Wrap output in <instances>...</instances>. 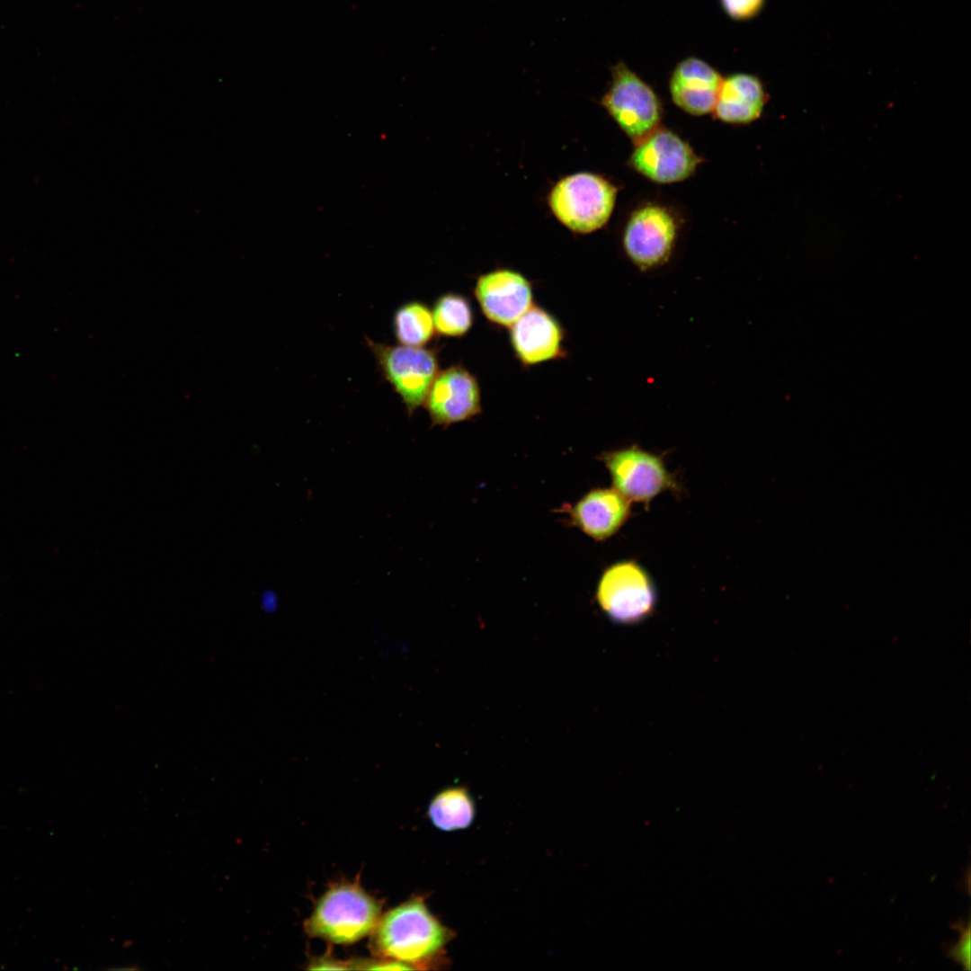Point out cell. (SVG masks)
<instances>
[{"label":"cell","mask_w":971,"mask_h":971,"mask_svg":"<svg viewBox=\"0 0 971 971\" xmlns=\"http://www.w3.org/2000/svg\"><path fill=\"white\" fill-rule=\"evenodd\" d=\"M432 313L435 331L444 336H463L473 324L470 303L459 294L447 293L439 297Z\"/></svg>","instance_id":"18"},{"label":"cell","mask_w":971,"mask_h":971,"mask_svg":"<svg viewBox=\"0 0 971 971\" xmlns=\"http://www.w3.org/2000/svg\"><path fill=\"white\" fill-rule=\"evenodd\" d=\"M380 904L360 886L334 885L317 901L305 923L310 936L350 944L372 932L380 919Z\"/></svg>","instance_id":"2"},{"label":"cell","mask_w":971,"mask_h":971,"mask_svg":"<svg viewBox=\"0 0 971 971\" xmlns=\"http://www.w3.org/2000/svg\"><path fill=\"white\" fill-rule=\"evenodd\" d=\"M952 927L960 932V937L956 944L950 947L947 956L958 964L962 965L965 970L970 969L971 957V934L969 923L965 926L962 922L956 923Z\"/></svg>","instance_id":"19"},{"label":"cell","mask_w":971,"mask_h":971,"mask_svg":"<svg viewBox=\"0 0 971 971\" xmlns=\"http://www.w3.org/2000/svg\"><path fill=\"white\" fill-rule=\"evenodd\" d=\"M701 159L671 130L657 128L635 144L629 165L649 180L672 183L689 178Z\"/></svg>","instance_id":"9"},{"label":"cell","mask_w":971,"mask_h":971,"mask_svg":"<svg viewBox=\"0 0 971 971\" xmlns=\"http://www.w3.org/2000/svg\"><path fill=\"white\" fill-rule=\"evenodd\" d=\"M432 424L447 426L481 412L476 377L461 365L439 371L423 403Z\"/></svg>","instance_id":"10"},{"label":"cell","mask_w":971,"mask_h":971,"mask_svg":"<svg viewBox=\"0 0 971 971\" xmlns=\"http://www.w3.org/2000/svg\"><path fill=\"white\" fill-rule=\"evenodd\" d=\"M610 71L611 82L601 104L636 144L659 128L660 101L650 85L624 62H618Z\"/></svg>","instance_id":"5"},{"label":"cell","mask_w":971,"mask_h":971,"mask_svg":"<svg viewBox=\"0 0 971 971\" xmlns=\"http://www.w3.org/2000/svg\"><path fill=\"white\" fill-rule=\"evenodd\" d=\"M765 0H720L726 13L734 20L745 21L757 15Z\"/></svg>","instance_id":"20"},{"label":"cell","mask_w":971,"mask_h":971,"mask_svg":"<svg viewBox=\"0 0 971 971\" xmlns=\"http://www.w3.org/2000/svg\"><path fill=\"white\" fill-rule=\"evenodd\" d=\"M677 233L674 218L658 205H646L628 218L623 247L627 256L641 271L664 265L671 256Z\"/></svg>","instance_id":"8"},{"label":"cell","mask_w":971,"mask_h":971,"mask_svg":"<svg viewBox=\"0 0 971 971\" xmlns=\"http://www.w3.org/2000/svg\"><path fill=\"white\" fill-rule=\"evenodd\" d=\"M766 100V93L758 77L736 73L723 78L713 112L724 122L749 123L761 116Z\"/></svg>","instance_id":"15"},{"label":"cell","mask_w":971,"mask_h":971,"mask_svg":"<svg viewBox=\"0 0 971 971\" xmlns=\"http://www.w3.org/2000/svg\"><path fill=\"white\" fill-rule=\"evenodd\" d=\"M601 459L610 472L613 489L629 502L644 503L647 508L662 492L681 490L663 458L636 445L605 452Z\"/></svg>","instance_id":"7"},{"label":"cell","mask_w":971,"mask_h":971,"mask_svg":"<svg viewBox=\"0 0 971 971\" xmlns=\"http://www.w3.org/2000/svg\"><path fill=\"white\" fill-rule=\"evenodd\" d=\"M510 338L518 359L526 366L561 358L565 352L561 325L537 306H531L511 325Z\"/></svg>","instance_id":"12"},{"label":"cell","mask_w":971,"mask_h":971,"mask_svg":"<svg viewBox=\"0 0 971 971\" xmlns=\"http://www.w3.org/2000/svg\"><path fill=\"white\" fill-rule=\"evenodd\" d=\"M393 329L397 342L401 344L423 347L434 335L432 313L420 301L404 303L395 311Z\"/></svg>","instance_id":"17"},{"label":"cell","mask_w":971,"mask_h":971,"mask_svg":"<svg viewBox=\"0 0 971 971\" xmlns=\"http://www.w3.org/2000/svg\"><path fill=\"white\" fill-rule=\"evenodd\" d=\"M475 296L486 317L503 326H511L532 306L530 282L510 269H497L479 276Z\"/></svg>","instance_id":"11"},{"label":"cell","mask_w":971,"mask_h":971,"mask_svg":"<svg viewBox=\"0 0 971 971\" xmlns=\"http://www.w3.org/2000/svg\"><path fill=\"white\" fill-rule=\"evenodd\" d=\"M571 522L595 540L614 535L630 516V502L613 488L594 489L567 510Z\"/></svg>","instance_id":"14"},{"label":"cell","mask_w":971,"mask_h":971,"mask_svg":"<svg viewBox=\"0 0 971 971\" xmlns=\"http://www.w3.org/2000/svg\"><path fill=\"white\" fill-rule=\"evenodd\" d=\"M617 192V187L602 176L581 172L557 182L548 193V204L569 230L588 234L609 221Z\"/></svg>","instance_id":"3"},{"label":"cell","mask_w":971,"mask_h":971,"mask_svg":"<svg viewBox=\"0 0 971 971\" xmlns=\"http://www.w3.org/2000/svg\"><path fill=\"white\" fill-rule=\"evenodd\" d=\"M723 81L721 75L704 60L689 57L674 67L669 83L673 102L691 115L713 111Z\"/></svg>","instance_id":"13"},{"label":"cell","mask_w":971,"mask_h":971,"mask_svg":"<svg viewBox=\"0 0 971 971\" xmlns=\"http://www.w3.org/2000/svg\"><path fill=\"white\" fill-rule=\"evenodd\" d=\"M428 815L432 824L442 831L468 827L475 816V805L468 791L462 787L447 788L432 800Z\"/></svg>","instance_id":"16"},{"label":"cell","mask_w":971,"mask_h":971,"mask_svg":"<svg viewBox=\"0 0 971 971\" xmlns=\"http://www.w3.org/2000/svg\"><path fill=\"white\" fill-rule=\"evenodd\" d=\"M596 597L605 614L618 624H636L655 611L657 592L647 571L634 560L615 563L601 575Z\"/></svg>","instance_id":"4"},{"label":"cell","mask_w":971,"mask_h":971,"mask_svg":"<svg viewBox=\"0 0 971 971\" xmlns=\"http://www.w3.org/2000/svg\"><path fill=\"white\" fill-rule=\"evenodd\" d=\"M371 944L381 957L405 964H425L450 938V931L414 898L388 912L373 930Z\"/></svg>","instance_id":"1"},{"label":"cell","mask_w":971,"mask_h":971,"mask_svg":"<svg viewBox=\"0 0 971 971\" xmlns=\"http://www.w3.org/2000/svg\"><path fill=\"white\" fill-rule=\"evenodd\" d=\"M366 342L383 377L412 415L424 403L439 372L435 352L424 347L388 345L370 338Z\"/></svg>","instance_id":"6"}]
</instances>
